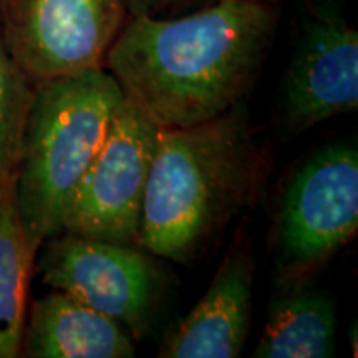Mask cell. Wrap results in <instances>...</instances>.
Listing matches in <instances>:
<instances>
[{
	"mask_svg": "<svg viewBox=\"0 0 358 358\" xmlns=\"http://www.w3.org/2000/svg\"><path fill=\"white\" fill-rule=\"evenodd\" d=\"M358 231V151L332 143L290 174L277 203L268 249L277 289L310 284Z\"/></svg>",
	"mask_w": 358,
	"mask_h": 358,
	"instance_id": "277c9868",
	"label": "cell"
},
{
	"mask_svg": "<svg viewBox=\"0 0 358 358\" xmlns=\"http://www.w3.org/2000/svg\"><path fill=\"white\" fill-rule=\"evenodd\" d=\"M335 302L310 284L279 289L254 358H330L335 353Z\"/></svg>",
	"mask_w": 358,
	"mask_h": 358,
	"instance_id": "8fae6325",
	"label": "cell"
},
{
	"mask_svg": "<svg viewBox=\"0 0 358 358\" xmlns=\"http://www.w3.org/2000/svg\"><path fill=\"white\" fill-rule=\"evenodd\" d=\"M133 338L118 322L71 295L52 290L27 313L20 357L133 358Z\"/></svg>",
	"mask_w": 358,
	"mask_h": 358,
	"instance_id": "30bf717a",
	"label": "cell"
},
{
	"mask_svg": "<svg viewBox=\"0 0 358 358\" xmlns=\"http://www.w3.org/2000/svg\"><path fill=\"white\" fill-rule=\"evenodd\" d=\"M17 168L0 176V358L22 353L29 287L37 252L32 250L17 209Z\"/></svg>",
	"mask_w": 358,
	"mask_h": 358,
	"instance_id": "7c38bea8",
	"label": "cell"
},
{
	"mask_svg": "<svg viewBox=\"0 0 358 358\" xmlns=\"http://www.w3.org/2000/svg\"><path fill=\"white\" fill-rule=\"evenodd\" d=\"M35 83L13 62L0 37V176L17 168Z\"/></svg>",
	"mask_w": 358,
	"mask_h": 358,
	"instance_id": "4fadbf2b",
	"label": "cell"
},
{
	"mask_svg": "<svg viewBox=\"0 0 358 358\" xmlns=\"http://www.w3.org/2000/svg\"><path fill=\"white\" fill-rule=\"evenodd\" d=\"M123 100L106 69L35 83L17 163V209L35 252L62 232L75 187L110 131Z\"/></svg>",
	"mask_w": 358,
	"mask_h": 358,
	"instance_id": "3957f363",
	"label": "cell"
},
{
	"mask_svg": "<svg viewBox=\"0 0 358 358\" xmlns=\"http://www.w3.org/2000/svg\"><path fill=\"white\" fill-rule=\"evenodd\" d=\"M271 159L244 101L185 128H159L138 245L191 266L256 203Z\"/></svg>",
	"mask_w": 358,
	"mask_h": 358,
	"instance_id": "7a4b0ae2",
	"label": "cell"
},
{
	"mask_svg": "<svg viewBox=\"0 0 358 358\" xmlns=\"http://www.w3.org/2000/svg\"><path fill=\"white\" fill-rule=\"evenodd\" d=\"M140 245L58 232L40 245L35 271L52 290L118 322L133 340L153 329L168 289L164 268Z\"/></svg>",
	"mask_w": 358,
	"mask_h": 358,
	"instance_id": "5b68a950",
	"label": "cell"
},
{
	"mask_svg": "<svg viewBox=\"0 0 358 358\" xmlns=\"http://www.w3.org/2000/svg\"><path fill=\"white\" fill-rule=\"evenodd\" d=\"M358 110V32L335 12H313L282 85V123L299 134Z\"/></svg>",
	"mask_w": 358,
	"mask_h": 358,
	"instance_id": "ba28073f",
	"label": "cell"
},
{
	"mask_svg": "<svg viewBox=\"0 0 358 358\" xmlns=\"http://www.w3.org/2000/svg\"><path fill=\"white\" fill-rule=\"evenodd\" d=\"M279 20L267 0H221L178 17H128L105 69L158 128H185L244 100Z\"/></svg>",
	"mask_w": 358,
	"mask_h": 358,
	"instance_id": "6da1fadb",
	"label": "cell"
},
{
	"mask_svg": "<svg viewBox=\"0 0 358 358\" xmlns=\"http://www.w3.org/2000/svg\"><path fill=\"white\" fill-rule=\"evenodd\" d=\"M129 17H171L179 12L196 10L221 0H127ZM277 3L280 0H267Z\"/></svg>",
	"mask_w": 358,
	"mask_h": 358,
	"instance_id": "5bb4252c",
	"label": "cell"
},
{
	"mask_svg": "<svg viewBox=\"0 0 358 358\" xmlns=\"http://www.w3.org/2000/svg\"><path fill=\"white\" fill-rule=\"evenodd\" d=\"M256 261L248 234L239 232L201 301L164 334L159 358H236L252 320Z\"/></svg>",
	"mask_w": 358,
	"mask_h": 358,
	"instance_id": "9c48e42d",
	"label": "cell"
},
{
	"mask_svg": "<svg viewBox=\"0 0 358 358\" xmlns=\"http://www.w3.org/2000/svg\"><path fill=\"white\" fill-rule=\"evenodd\" d=\"M127 0H0V37L34 83L105 69Z\"/></svg>",
	"mask_w": 358,
	"mask_h": 358,
	"instance_id": "8992f818",
	"label": "cell"
},
{
	"mask_svg": "<svg viewBox=\"0 0 358 358\" xmlns=\"http://www.w3.org/2000/svg\"><path fill=\"white\" fill-rule=\"evenodd\" d=\"M158 129L123 95L101 150L71 192L62 232L138 245Z\"/></svg>",
	"mask_w": 358,
	"mask_h": 358,
	"instance_id": "52a82bcc",
	"label": "cell"
}]
</instances>
